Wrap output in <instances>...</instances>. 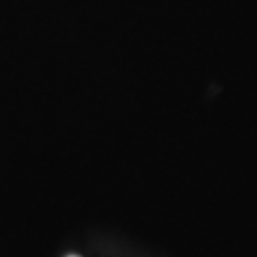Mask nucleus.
<instances>
[{"mask_svg":"<svg viewBox=\"0 0 257 257\" xmlns=\"http://www.w3.org/2000/svg\"><path fill=\"white\" fill-rule=\"evenodd\" d=\"M69 257H79V255H69Z\"/></svg>","mask_w":257,"mask_h":257,"instance_id":"f257e3e1","label":"nucleus"}]
</instances>
